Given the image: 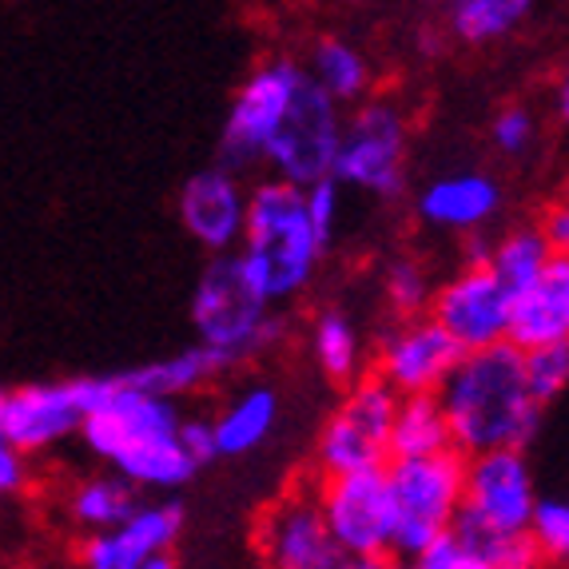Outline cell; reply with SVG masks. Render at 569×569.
I'll return each instance as SVG.
<instances>
[{"instance_id": "4316f807", "label": "cell", "mask_w": 569, "mask_h": 569, "mask_svg": "<svg viewBox=\"0 0 569 569\" xmlns=\"http://www.w3.org/2000/svg\"><path fill=\"white\" fill-rule=\"evenodd\" d=\"M538 0H450V32L462 44H493L530 20Z\"/></svg>"}, {"instance_id": "4dcf8cb0", "label": "cell", "mask_w": 569, "mask_h": 569, "mask_svg": "<svg viewBox=\"0 0 569 569\" xmlns=\"http://www.w3.org/2000/svg\"><path fill=\"white\" fill-rule=\"evenodd\" d=\"M522 379L530 399L550 410L569 387V342H550V347L522 351Z\"/></svg>"}, {"instance_id": "5b68a950", "label": "cell", "mask_w": 569, "mask_h": 569, "mask_svg": "<svg viewBox=\"0 0 569 569\" xmlns=\"http://www.w3.org/2000/svg\"><path fill=\"white\" fill-rule=\"evenodd\" d=\"M462 466L466 458L455 450L430 458H390L387 470L390 506H395V530L390 553L418 558V550L442 530H450L458 506H462Z\"/></svg>"}, {"instance_id": "9a60e30c", "label": "cell", "mask_w": 569, "mask_h": 569, "mask_svg": "<svg viewBox=\"0 0 569 569\" xmlns=\"http://www.w3.org/2000/svg\"><path fill=\"white\" fill-rule=\"evenodd\" d=\"M80 410L72 379L68 382H24V387L4 390V438L20 455H44V450L60 447L68 438H77L80 430Z\"/></svg>"}, {"instance_id": "8992f818", "label": "cell", "mask_w": 569, "mask_h": 569, "mask_svg": "<svg viewBox=\"0 0 569 569\" xmlns=\"http://www.w3.org/2000/svg\"><path fill=\"white\" fill-rule=\"evenodd\" d=\"M339 136L342 108L335 104L323 88L311 84V77L303 72L283 120L271 132V140L263 143V152H259V163L267 168V176L295 183V188H307V183L331 176Z\"/></svg>"}, {"instance_id": "1f68e13d", "label": "cell", "mask_w": 569, "mask_h": 569, "mask_svg": "<svg viewBox=\"0 0 569 569\" xmlns=\"http://www.w3.org/2000/svg\"><path fill=\"white\" fill-rule=\"evenodd\" d=\"M342 183L335 176H323V180H315L303 188V208H307V219H311L315 236L323 243V251H331L335 243V231L342 223Z\"/></svg>"}, {"instance_id": "52a82bcc", "label": "cell", "mask_w": 569, "mask_h": 569, "mask_svg": "<svg viewBox=\"0 0 569 569\" xmlns=\"http://www.w3.org/2000/svg\"><path fill=\"white\" fill-rule=\"evenodd\" d=\"M299 80H303V64H295L287 57L267 60L256 72H247V80L239 84L236 100L228 108V120H223L219 168L236 171V176L259 168V152L283 120Z\"/></svg>"}, {"instance_id": "f546056e", "label": "cell", "mask_w": 569, "mask_h": 569, "mask_svg": "<svg viewBox=\"0 0 569 569\" xmlns=\"http://www.w3.org/2000/svg\"><path fill=\"white\" fill-rule=\"evenodd\" d=\"M430 295H435V279H430L427 263L402 256L387 267V276H382V299H387L395 319H418V315H427Z\"/></svg>"}, {"instance_id": "7402d4cb", "label": "cell", "mask_w": 569, "mask_h": 569, "mask_svg": "<svg viewBox=\"0 0 569 569\" xmlns=\"http://www.w3.org/2000/svg\"><path fill=\"white\" fill-rule=\"evenodd\" d=\"M450 450L447 415L435 395H402L387 435V462L390 458H430Z\"/></svg>"}, {"instance_id": "ab89813d", "label": "cell", "mask_w": 569, "mask_h": 569, "mask_svg": "<svg viewBox=\"0 0 569 569\" xmlns=\"http://www.w3.org/2000/svg\"><path fill=\"white\" fill-rule=\"evenodd\" d=\"M553 104H558V120H566L569 116V88L558 84V92H553Z\"/></svg>"}, {"instance_id": "8fae6325", "label": "cell", "mask_w": 569, "mask_h": 569, "mask_svg": "<svg viewBox=\"0 0 569 569\" xmlns=\"http://www.w3.org/2000/svg\"><path fill=\"white\" fill-rule=\"evenodd\" d=\"M108 379H112L108 399L96 410H88L77 430V438L88 447V455L112 462L128 447L180 435V422H183L180 399H163V395L123 387L116 375H108Z\"/></svg>"}, {"instance_id": "5bb4252c", "label": "cell", "mask_w": 569, "mask_h": 569, "mask_svg": "<svg viewBox=\"0 0 569 569\" xmlns=\"http://www.w3.org/2000/svg\"><path fill=\"white\" fill-rule=\"evenodd\" d=\"M176 211L180 223L203 251L211 256H228L239 247L243 236V216H247V183L243 176L228 168H203L188 176L176 196Z\"/></svg>"}, {"instance_id": "4fadbf2b", "label": "cell", "mask_w": 569, "mask_h": 569, "mask_svg": "<svg viewBox=\"0 0 569 569\" xmlns=\"http://www.w3.org/2000/svg\"><path fill=\"white\" fill-rule=\"evenodd\" d=\"M458 355H462L458 342L430 315L395 319V327L382 331L379 347H375V375L399 399L402 395H435L458 362Z\"/></svg>"}, {"instance_id": "836d02e7", "label": "cell", "mask_w": 569, "mask_h": 569, "mask_svg": "<svg viewBox=\"0 0 569 569\" xmlns=\"http://www.w3.org/2000/svg\"><path fill=\"white\" fill-rule=\"evenodd\" d=\"M4 390L9 387H0V410H4ZM24 478H29V470H24V455H20L9 438H4V422H0V498H12V493L24 486Z\"/></svg>"}, {"instance_id": "277c9868", "label": "cell", "mask_w": 569, "mask_h": 569, "mask_svg": "<svg viewBox=\"0 0 569 569\" xmlns=\"http://www.w3.org/2000/svg\"><path fill=\"white\" fill-rule=\"evenodd\" d=\"M407 112L395 100H359L342 116L331 176L375 200H399L407 191Z\"/></svg>"}, {"instance_id": "603a6c76", "label": "cell", "mask_w": 569, "mask_h": 569, "mask_svg": "<svg viewBox=\"0 0 569 569\" xmlns=\"http://www.w3.org/2000/svg\"><path fill=\"white\" fill-rule=\"evenodd\" d=\"M303 72L311 77V84H319L331 96L339 108H355L359 100H367L370 92V64L359 48L347 44L339 37L315 40L311 60L303 64Z\"/></svg>"}, {"instance_id": "f1b7e54d", "label": "cell", "mask_w": 569, "mask_h": 569, "mask_svg": "<svg viewBox=\"0 0 569 569\" xmlns=\"http://www.w3.org/2000/svg\"><path fill=\"white\" fill-rule=\"evenodd\" d=\"M526 541L541 566H558L569 558V502L558 493H538L526 522Z\"/></svg>"}, {"instance_id": "ba28073f", "label": "cell", "mask_w": 569, "mask_h": 569, "mask_svg": "<svg viewBox=\"0 0 569 569\" xmlns=\"http://www.w3.org/2000/svg\"><path fill=\"white\" fill-rule=\"evenodd\" d=\"M533 502H538V478L526 450L502 447L466 458L458 518L498 533H526Z\"/></svg>"}, {"instance_id": "83f0119b", "label": "cell", "mask_w": 569, "mask_h": 569, "mask_svg": "<svg viewBox=\"0 0 569 569\" xmlns=\"http://www.w3.org/2000/svg\"><path fill=\"white\" fill-rule=\"evenodd\" d=\"M395 407H399V395H395V390H390L379 375H359V379L347 387V395H342L339 415L351 418L362 435H370L375 442H382V447H387Z\"/></svg>"}, {"instance_id": "7a4b0ae2", "label": "cell", "mask_w": 569, "mask_h": 569, "mask_svg": "<svg viewBox=\"0 0 569 569\" xmlns=\"http://www.w3.org/2000/svg\"><path fill=\"white\" fill-rule=\"evenodd\" d=\"M243 279L271 307H283L307 291L327 259L303 208V188L263 176L247 188V216L239 247L231 251Z\"/></svg>"}, {"instance_id": "44dd1931", "label": "cell", "mask_w": 569, "mask_h": 569, "mask_svg": "<svg viewBox=\"0 0 569 569\" xmlns=\"http://www.w3.org/2000/svg\"><path fill=\"white\" fill-rule=\"evenodd\" d=\"M311 359L327 382L335 387H351L359 375H367V342L351 315L339 307H323L311 319V335H307Z\"/></svg>"}, {"instance_id": "30bf717a", "label": "cell", "mask_w": 569, "mask_h": 569, "mask_svg": "<svg viewBox=\"0 0 569 569\" xmlns=\"http://www.w3.org/2000/svg\"><path fill=\"white\" fill-rule=\"evenodd\" d=\"M267 569H379V558H355L331 538L315 490H291L259 522Z\"/></svg>"}, {"instance_id": "2e32d148", "label": "cell", "mask_w": 569, "mask_h": 569, "mask_svg": "<svg viewBox=\"0 0 569 569\" xmlns=\"http://www.w3.org/2000/svg\"><path fill=\"white\" fill-rule=\"evenodd\" d=\"M183 530V506L163 498V502H140L120 526L96 530L80 546V566L84 569H136L143 558L171 550Z\"/></svg>"}, {"instance_id": "b9f144b4", "label": "cell", "mask_w": 569, "mask_h": 569, "mask_svg": "<svg viewBox=\"0 0 569 569\" xmlns=\"http://www.w3.org/2000/svg\"><path fill=\"white\" fill-rule=\"evenodd\" d=\"M498 569H546L541 561H513V566H498Z\"/></svg>"}, {"instance_id": "e575fe53", "label": "cell", "mask_w": 569, "mask_h": 569, "mask_svg": "<svg viewBox=\"0 0 569 569\" xmlns=\"http://www.w3.org/2000/svg\"><path fill=\"white\" fill-rule=\"evenodd\" d=\"M180 447L196 458V466L216 462V438H211V418H183L180 422Z\"/></svg>"}, {"instance_id": "7c38bea8", "label": "cell", "mask_w": 569, "mask_h": 569, "mask_svg": "<svg viewBox=\"0 0 569 569\" xmlns=\"http://www.w3.org/2000/svg\"><path fill=\"white\" fill-rule=\"evenodd\" d=\"M427 315L458 342V351H482L490 342L506 339L510 291L493 279L490 267H462L450 279L435 283Z\"/></svg>"}, {"instance_id": "d6986e66", "label": "cell", "mask_w": 569, "mask_h": 569, "mask_svg": "<svg viewBox=\"0 0 569 569\" xmlns=\"http://www.w3.org/2000/svg\"><path fill=\"white\" fill-rule=\"evenodd\" d=\"M283 418V399L271 382H251L239 395L223 402L211 418V438H216V458H243L267 447V438L276 435Z\"/></svg>"}, {"instance_id": "d6a6232c", "label": "cell", "mask_w": 569, "mask_h": 569, "mask_svg": "<svg viewBox=\"0 0 569 569\" xmlns=\"http://www.w3.org/2000/svg\"><path fill=\"white\" fill-rule=\"evenodd\" d=\"M538 140V116L526 104H506L490 123V143L502 156H526Z\"/></svg>"}, {"instance_id": "74e56055", "label": "cell", "mask_w": 569, "mask_h": 569, "mask_svg": "<svg viewBox=\"0 0 569 569\" xmlns=\"http://www.w3.org/2000/svg\"><path fill=\"white\" fill-rule=\"evenodd\" d=\"M136 569H180V561H176L171 550H160V553H152V558H143Z\"/></svg>"}, {"instance_id": "cb8c5ba5", "label": "cell", "mask_w": 569, "mask_h": 569, "mask_svg": "<svg viewBox=\"0 0 569 569\" xmlns=\"http://www.w3.org/2000/svg\"><path fill=\"white\" fill-rule=\"evenodd\" d=\"M553 256H561V251H553V247L546 243L538 223H518V228L502 231V236L490 243L486 267H490L493 279H498L506 291L518 295L522 287H530L533 279L546 271V263H550Z\"/></svg>"}, {"instance_id": "9c48e42d", "label": "cell", "mask_w": 569, "mask_h": 569, "mask_svg": "<svg viewBox=\"0 0 569 569\" xmlns=\"http://www.w3.org/2000/svg\"><path fill=\"white\" fill-rule=\"evenodd\" d=\"M315 502H319V513H323L331 538L347 553H355V558H382V553H390L395 506H390V486L382 466L323 478V482L315 486Z\"/></svg>"}, {"instance_id": "8d00e7d4", "label": "cell", "mask_w": 569, "mask_h": 569, "mask_svg": "<svg viewBox=\"0 0 569 569\" xmlns=\"http://www.w3.org/2000/svg\"><path fill=\"white\" fill-rule=\"evenodd\" d=\"M462 239V259L466 263L462 267H486V259H490V231H466V236H458Z\"/></svg>"}, {"instance_id": "ffe728a7", "label": "cell", "mask_w": 569, "mask_h": 569, "mask_svg": "<svg viewBox=\"0 0 569 569\" xmlns=\"http://www.w3.org/2000/svg\"><path fill=\"white\" fill-rule=\"evenodd\" d=\"M228 370L231 367L219 359L216 351H208L203 342H196V347L176 351L171 359L120 370L116 379L132 390H148V395H163V399H183V395H196V390L208 387V382L219 379V375H228Z\"/></svg>"}, {"instance_id": "484cf974", "label": "cell", "mask_w": 569, "mask_h": 569, "mask_svg": "<svg viewBox=\"0 0 569 569\" xmlns=\"http://www.w3.org/2000/svg\"><path fill=\"white\" fill-rule=\"evenodd\" d=\"M136 506H140V490H136L132 482H123L116 470L112 475L84 478L77 490L68 493V513H72V522L88 533L120 526Z\"/></svg>"}, {"instance_id": "d590c367", "label": "cell", "mask_w": 569, "mask_h": 569, "mask_svg": "<svg viewBox=\"0 0 569 569\" xmlns=\"http://www.w3.org/2000/svg\"><path fill=\"white\" fill-rule=\"evenodd\" d=\"M538 231L546 236V243H550L553 251L569 256V208H566V203H553V208L541 211Z\"/></svg>"}, {"instance_id": "e0dca14e", "label": "cell", "mask_w": 569, "mask_h": 569, "mask_svg": "<svg viewBox=\"0 0 569 569\" xmlns=\"http://www.w3.org/2000/svg\"><path fill=\"white\" fill-rule=\"evenodd\" d=\"M502 183L490 171H450L415 196V216L435 231L466 236L490 228L502 216Z\"/></svg>"}, {"instance_id": "ac0fdd59", "label": "cell", "mask_w": 569, "mask_h": 569, "mask_svg": "<svg viewBox=\"0 0 569 569\" xmlns=\"http://www.w3.org/2000/svg\"><path fill=\"white\" fill-rule=\"evenodd\" d=\"M506 342L518 351L569 342V256H553L530 287L510 295Z\"/></svg>"}, {"instance_id": "3957f363", "label": "cell", "mask_w": 569, "mask_h": 569, "mask_svg": "<svg viewBox=\"0 0 569 569\" xmlns=\"http://www.w3.org/2000/svg\"><path fill=\"white\" fill-rule=\"evenodd\" d=\"M191 327L231 370L287 342V319L247 283L236 256H211L191 295Z\"/></svg>"}, {"instance_id": "60d3db41", "label": "cell", "mask_w": 569, "mask_h": 569, "mask_svg": "<svg viewBox=\"0 0 569 569\" xmlns=\"http://www.w3.org/2000/svg\"><path fill=\"white\" fill-rule=\"evenodd\" d=\"M455 569H493V566H486L482 558H475V553H466V550H462V558L455 561Z\"/></svg>"}, {"instance_id": "d4e9b609", "label": "cell", "mask_w": 569, "mask_h": 569, "mask_svg": "<svg viewBox=\"0 0 569 569\" xmlns=\"http://www.w3.org/2000/svg\"><path fill=\"white\" fill-rule=\"evenodd\" d=\"M315 466H319V478L355 475V470H370V466H387V447L362 435L351 418H342L335 410L319 430V442H315Z\"/></svg>"}, {"instance_id": "f35d334b", "label": "cell", "mask_w": 569, "mask_h": 569, "mask_svg": "<svg viewBox=\"0 0 569 569\" xmlns=\"http://www.w3.org/2000/svg\"><path fill=\"white\" fill-rule=\"evenodd\" d=\"M379 569H418L410 558H399V553H382L379 558Z\"/></svg>"}, {"instance_id": "6da1fadb", "label": "cell", "mask_w": 569, "mask_h": 569, "mask_svg": "<svg viewBox=\"0 0 569 569\" xmlns=\"http://www.w3.org/2000/svg\"><path fill=\"white\" fill-rule=\"evenodd\" d=\"M435 399L447 415L450 450L462 458L502 447L530 450L550 415L530 399L522 379V351L506 339L458 355Z\"/></svg>"}]
</instances>
